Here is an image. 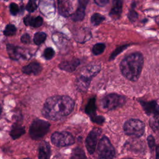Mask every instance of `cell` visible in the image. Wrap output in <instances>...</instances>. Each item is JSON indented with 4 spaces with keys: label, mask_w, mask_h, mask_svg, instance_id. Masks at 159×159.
<instances>
[{
    "label": "cell",
    "mask_w": 159,
    "mask_h": 159,
    "mask_svg": "<svg viewBox=\"0 0 159 159\" xmlns=\"http://www.w3.org/2000/svg\"><path fill=\"white\" fill-rule=\"evenodd\" d=\"M75 101L68 96H53L47 98L43 104L42 113L47 119L58 120L67 116L73 111Z\"/></svg>",
    "instance_id": "obj_1"
},
{
    "label": "cell",
    "mask_w": 159,
    "mask_h": 159,
    "mask_svg": "<svg viewBox=\"0 0 159 159\" xmlns=\"http://www.w3.org/2000/svg\"><path fill=\"white\" fill-rule=\"evenodd\" d=\"M143 65V57L140 52L132 53L126 56L120 63L122 75L131 81H136L141 73Z\"/></svg>",
    "instance_id": "obj_2"
},
{
    "label": "cell",
    "mask_w": 159,
    "mask_h": 159,
    "mask_svg": "<svg viewBox=\"0 0 159 159\" xmlns=\"http://www.w3.org/2000/svg\"><path fill=\"white\" fill-rule=\"evenodd\" d=\"M100 69V65L97 64L89 65L83 68L76 80V88L82 91L87 90L92 78L99 72Z\"/></svg>",
    "instance_id": "obj_3"
},
{
    "label": "cell",
    "mask_w": 159,
    "mask_h": 159,
    "mask_svg": "<svg viewBox=\"0 0 159 159\" xmlns=\"http://www.w3.org/2000/svg\"><path fill=\"white\" fill-rule=\"evenodd\" d=\"M125 96L116 93H112L104 96L101 101V105L106 111L114 110L122 106L125 103Z\"/></svg>",
    "instance_id": "obj_4"
},
{
    "label": "cell",
    "mask_w": 159,
    "mask_h": 159,
    "mask_svg": "<svg viewBox=\"0 0 159 159\" xmlns=\"http://www.w3.org/2000/svg\"><path fill=\"white\" fill-rule=\"evenodd\" d=\"M50 126V124L48 122L42 119H35L30 125V136L34 140H39L48 133Z\"/></svg>",
    "instance_id": "obj_5"
},
{
    "label": "cell",
    "mask_w": 159,
    "mask_h": 159,
    "mask_svg": "<svg viewBox=\"0 0 159 159\" xmlns=\"http://www.w3.org/2000/svg\"><path fill=\"white\" fill-rule=\"evenodd\" d=\"M123 129L125 134L127 135L140 137L144 134L145 124L140 120L131 119L125 122Z\"/></svg>",
    "instance_id": "obj_6"
},
{
    "label": "cell",
    "mask_w": 159,
    "mask_h": 159,
    "mask_svg": "<svg viewBox=\"0 0 159 159\" xmlns=\"http://www.w3.org/2000/svg\"><path fill=\"white\" fill-rule=\"evenodd\" d=\"M98 153L100 159L114 158L115 156V150L106 136L102 137L99 140L98 147Z\"/></svg>",
    "instance_id": "obj_7"
},
{
    "label": "cell",
    "mask_w": 159,
    "mask_h": 159,
    "mask_svg": "<svg viewBox=\"0 0 159 159\" xmlns=\"http://www.w3.org/2000/svg\"><path fill=\"white\" fill-rule=\"evenodd\" d=\"M52 143L58 147H66L75 143L73 136L68 132H56L51 136Z\"/></svg>",
    "instance_id": "obj_8"
},
{
    "label": "cell",
    "mask_w": 159,
    "mask_h": 159,
    "mask_svg": "<svg viewBox=\"0 0 159 159\" xmlns=\"http://www.w3.org/2000/svg\"><path fill=\"white\" fill-rule=\"evenodd\" d=\"M6 49L9 58H11L12 60H25L29 57V55L25 52L24 49L18 46H15L12 44H7L6 46Z\"/></svg>",
    "instance_id": "obj_9"
},
{
    "label": "cell",
    "mask_w": 159,
    "mask_h": 159,
    "mask_svg": "<svg viewBox=\"0 0 159 159\" xmlns=\"http://www.w3.org/2000/svg\"><path fill=\"white\" fill-rule=\"evenodd\" d=\"M101 134V130L99 129H93L86 137L85 145L86 147L90 154H93L94 152L96 146L97 144L98 137Z\"/></svg>",
    "instance_id": "obj_10"
},
{
    "label": "cell",
    "mask_w": 159,
    "mask_h": 159,
    "mask_svg": "<svg viewBox=\"0 0 159 159\" xmlns=\"http://www.w3.org/2000/svg\"><path fill=\"white\" fill-rule=\"evenodd\" d=\"M58 10L60 15L68 17L72 11V6L70 0H57Z\"/></svg>",
    "instance_id": "obj_11"
},
{
    "label": "cell",
    "mask_w": 159,
    "mask_h": 159,
    "mask_svg": "<svg viewBox=\"0 0 159 159\" xmlns=\"http://www.w3.org/2000/svg\"><path fill=\"white\" fill-rule=\"evenodd\" d=\"M143 109L145 112L149 115L153 116L159 114V106L155 101H140Z\"/></svg>",
    "instance_id": "obj_12"
},
{
    "label": "cell",
    "mask_w": 159,
    "mask_h": 159,
    "mask_svg": "<svg viewBox=\"0 0 159 159\" xmlns=\"http://www.w3.org/2000/svg\"><path fill=\"white\" fill-rule=\"evenodd\" d=\"M42 70L41 65L36 61L30 63L26 66H23L22 71L24 74L29 75H37Z\"/></svg>",
    "instance_id": "obj_13"
},
{
    "label": "cell",
    "mask_w": 159,
    "mask_h": 159,
    "mask_svg": "<svg viewBox=\"0 0 159 159\" xmlns=\"http://www.w3.org/2000/svg\"><path fill=\"white\" fill-rule=\"evenodd\" d=\"M80 64V60L77 58H74L71 60L63 61L59 64L58 66L61 70L67 72H73L76 69Z\"/></svg>",
    "instance_id": "obj_14"
},
{
    "label": "cell",
    "mask_w": 159,
    "mask_h": 159,
    "mask_svg": "<svg viewBox=\"0 0 159 159\" xmlns=\"http://www.w3.org/2000/svg\"><path fill=\"white\" fill-rule=\"evenodd\" d=\"M122 12V1L113 0L112 6L109 13V16L113 19H117L120 17Z\"/></svg>",
    "instance_id": "obj_15"
},
{
    "label": "cell",
    "mask_w": 159,
    "mask_h": 159,
    "mask_svg": "<svg viewBox=\"0 0 159 159\" xmlns=\"http://www.w3.org/2000/svg\"><path fill=\"white\" fill-rule=\"evenodd\" d=\"M51 148L49 143L46 141H42L39 147V159H50Z\"/></svg>",
    "instance_id": "obj_16"
},
{
    "label": "cell",
    "mask_w": 159,
    "mask_h": 159,
    "mask_svg": "<svg viewBox=\"0 0 159 159\" xmlns=\"http://www.w3.org/2000/svg\"><path fill=\"white\" fill-rule=\"evenodd\" d=\"M24 23L26 25H30L33 27H39L43 24V19L40 16H37L35 17L28 15L24 18Z\"/></svg>",
    "instance_id": "obj_17"
},
{
    "label": "cell",
    "mask_w": 159,
    "mask_h": 159,
    "mask_svg": "<svg viewBox=\"0 0 159 159\" xmlns=\"http://www.w3.org/2000/svg\"><path fill=\"white\" fill-rule=\"evenodd\" d=\"M85 9L86 7L78 5L76 11L71 16V19L75 22L83 20L85 16Z\"/></svg>",
    "instance_id": "obj_18"
},
{
    "label": "cell",
    "mask_w": 159,
    "mask_h": 159,
    "mask_svg": "<svg viewBox=\"0 0 159 159\" xmlns=\"http://www.w3.org/2000/svg\"><path fill=\"white\" fill-rule=\"evenodd\" d=\"M25 133V129L20 124H14L11 130L10 135L12 139H16Z\"/></svg>",
    "instance_id": "obj_19"
},
{
    "label": "cell",
    "mask_w": 159,
    "mask_h": 159,
    "mask_svg": "<svg viewBox=\"0 0 159 159\" xmlns=\"http://www.w3.org/2000/svg\"><path fill=\"white\" fill-rule=\"evenodd\" d=\"M95 98H91L88 104L86 106L85 111L87 114H88L91 117H94L96 116H94L95 112H96V105H95Z\"/></svg>",
    "instance_id": "obj_20"
},
{
    "label": "cell",
    "mask_w": 159,
    "mask_h": 159,
    "mask_svg": "<svg viewBox=\"0 0 159 159\" xmlns=\"http://www.w3.org/2000/svg\"><path fill=\"white\" fill-rule=\"evenodd\" d=\"M71 159H87V158L83 149L76 147L73 150Z\"/></svg>",
    "instance_id": "obj_21"
},
{
    "label": "cell",
    "mask_w": 159,
    "mask_h": 159,
    "mask_svg": "<svg viewBox=\"0 0 159 159\" xmlns=\"http://www.w3.org/2000/svg\"><path fill=\"white\" fill-rule=\"evenodd\" d=\"M47 35L45 32H39L34 34V42L37 45H39L43 43L45 40H46Z\"/></svg>",
    "instance_id": "obj_22"
},
{
    "label": "cell",
    "mask_w": 159,
    "mask_h": 159,
    "mask_svg": "<svg viewBox=\"0 0 159 159\" xmlns=\"http://www.w3.org/2000/svg\"><path fill=\"white\" fill-rule=\"evenodd\" d=\"M105 19L104 16L99 13H94L91 17V22L93 25H98Z\"/></svg>",
    "instance_id": "obj_23"
},
{
    "label": "cell",
    "mask_w": 159,
    "mask_h": 159,
    "mask_svg": "<svg viewBox=\"0 0 159 159\" xmlns=\"http://www.w3.org/2000/svg\"><path fill=\"white\" fill-rule=\"evenodd\" d=\"M149 124L153 131L159 132V114L153 116L150 119Z\"/></svg>",
    "instance_id": "obj_24"
},
{
    "label": "cell",
    "mask_w": 159,
    "mask_h": 159,
    "mask_svg": "<svg viewBox=\"0 0 159 159\" xmlns=\"http://www.w3.org/2000/svg\"><path fill=\"white\" fill-rule=\"evenodd\" d=\"M106 48V45L103 43H98L95 44L92 49L93 53L95 55H98L103 53Z\"/></svg>",
    "instance_id": "obj_25"
},
{
    "label": "cell",
    "mask_w": 159,
    "mask_h": 159,
    "mask_svg": "<svg viewBox=\"0 0 159 159\" xmlns=\"http://www.w3.org/2000/svg\"><path fill=\"white\" fill-rule=\"evenodd\" d=\"M16 27L13 24H9L6 26L3 31V34L6 36H12L16 33Z\"/></svg>",
    "instance_id": "obj_26"
},
{
    "label": "cell",
    "mask_w": 159,
    "mask_h": 159,
    "mask_svg": "<svg viewBox=\"0 0 159 159\" xmlns=\"http://www.w3.org/2000/svg\"><path fill=\"white\" fill-rule=\"evenodd\" d=\"M130 45L129 44H126V45H124L122 46H120L119 47L117 48L111 54V55L109 57V60H112L113 59H114L117 55H118L119 53H120L122 52H123L125 49H126Z\"/></svg>",
    "instance_id": "obj_27"
},
{
    "label": "cell",
    "mask_w": 159,
    "mask_h": 159,
    "mask_svg": "<svg viewBox=\"0 0 159 159\" xmlns=\"http://www.w3.org/2000/svg\"><path fill=\"white\" fill-rule=\"evenodd\" d=\"M37 0H29V2L26 6V10L29 12H33L37 8Z\"/></svg>",
    "instance_id": "obj_28"
},
{
    "label": "cell",
    "mask_w": 159,
    "mask_h": 159,
    "mask_svg": "<svg viewBox=\"0 0 159 159\" xmlns=\"http://www.w3.org/2000/svg\"><path fill=\"white\" fill-rule=\"evenodd\" d=\"M55 55V51L51 47H48L43 52V57L46 60H51Z\"/></svg>",
    "instance_id": "obj_29"
},
{
    "label": "cell",
    "mask_w": 159,
    "mask_h": 159,
    "mask_svg": "<svg viewBox=\"0 0 159 159\" xmlns=\"http://www.w3.org/2000/svg\"><path fill=\"white\" fill-rule=\"evenodd\" d=\"M127 17L130 22H134L138 19L139 15L138 13L134 10V9L132 8V9H130L127 14Z\"/></svg>",
    "instance_id": "obj_30"
},
{
    "label": "cell",
    "mask_w": 159,
    "mask_h": 159,
    "mask_svg": "<svg viewBox=\"0 0 159 159\" xmlns=\"http://www.w3.org/2000/svg\"><path fill=\"white\" fill-rule=\"evenodd\" d=\"M9 10H10V12L12 15L16 16L18 14V12H19V7L16 3L12 2L10 4Z\"/></svg>",
    "instance_id": "obj_31"
},
{
    "label": "cell",
    "mask_w": 159,
    "mask_h": 159,
    "mask_svg": "<svg viewBox=\"0 0 159 159\" xmlns=\"http://www.w3.org/2000/svg\"><path fill=\"white\" fill-rule=\"evenodd\" d=\"M147 142H148V145L150 148L153 150L155 146V139L152 135H149L148 137Z\"/></svg>",
    "instance_id": "obj_32"
},
{
    "label": "cell",
    "mask_w": 159,
    "mask_h": 159,
    "mask_svg": "<svg viewBox=\"0 0 159 159\" xmlns=\"http://www.w3.org/2000/svg\"><path fill=\"white\" fill-rule=\"evenodd\" d=\"M20 41L24 43H29L30 42V36L28 34H25L21 36Z\"/></svg>",
    "instance_id": "obj_33"
},
{
    "label": "cell",
    "mask_w": 159,
    "mask_h": 159,
    "mask_svg": "<svg viewBox=\"0 0 159 159\" xmlns=\"http://www.w3.org/2000/svg\"><path fill=\"white\" fill-rule=\"evenodd\" d=\"M94 1L98 6H104L109 3V0H94Z\"/></svg>",
    "instance_id": "obj_34"
},
{
    "label": "cell",
    "mask_w": 159,
    "mask_h": 159,
    "mask_svg": "<svg viewBox=\"0 0 159 159\" xmlns=\"http://www.w3.org/2000/svg\"><path fill=\"white\" fill-rule=\"evenodd\" d=\"M78 5H81L83 6L86 7L89 2V0H78Z\"/></svg>",
    "instance_id": "obj_35"
},
{
    "label": "cell",
    "mask_w": 159,
    "mask_h": 159,
    "mask_svg": "<svg viewBox=\"0 0 159 159\" xmlns=\"http://www.w3.org/2000/svg\"><path fill=\"white\" fill-rule=\"evenodd\" d=\"M156 159H159V145L156 149Z\"/></svg>",
    "instance_id": "obj_36"
},
{
    "label": "cell",
    "mask_w": 159,
    "mask_h": 159,
    "mask_svg": "<svg viewBox=\"0 0 159 159\" xmlns=\"http://www.w3.org/2000/svg\"><path fill=\"white\" fill-rule=\"evenodd\" d=\"M122 159H134V158H122Z\"/></svg>",
    "instance_id": "obj_37"
},
{
    "label": "cell",
    "mask_w": 159,
    "mask_h": 159,
    "mask_svg": "<svg viewBox=\"0 0 159 159\" xmlns=\"http://www.w3.org/2000/svg\"><path fill=\"white\" fill-rule=\"evenodd\" d=\"M24 159H30V158H24Z\"/></svg>",
    "instance_id": "obj_38"
}]
</instances>
